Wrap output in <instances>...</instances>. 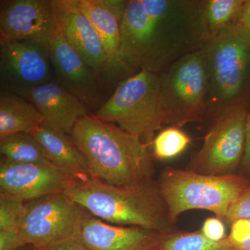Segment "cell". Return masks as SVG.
Instances as JSON below:
<instances>
[{
	"mask_svg": "<svg viewBox=\"0 0 250 250\" xmlns=\"http://www.w3.org/2000/svg\"><path fill=\"white\" fill-rule=\"evenodd\" d=\"M200 231L204 236L212 241L219 242L226 239V229L225 223L218 217L206 219Z\"/></svg>",
	"mask_w": 250,
	"mask_h": 250,
	"instance_id": "obj_27",
	"label": "cell"
},
{
	"mask_svg": "<svg viewBox=\"0 0 250 250\" xmlns=\"http://www.w3.org/2000/svg\"><path fill=\"white\" fill-rule=\"evenodd\" d=\"M248 113L245 104H241L210 118L203 144L192 154L186 169L213 176L238 174L244 152Z\"/></svg>",
	"mask_w": 250,
	"mask_h": 250,
	"instance_id": "obj_8",
	"label": "cell"
},
{
	"mask_svg": "<svg viewBox=\"0 0 250 250\" xmlns=\"http://www.w3.org/2000/svg\"><path fill=\"white\" fill-rule=\"evenodd\" d=\"M245 0H206L205 22L208 41L236 25Z\"/></svg>",
	"mask_w": 250,
	"mask_h": 250,
	"instance_id": "obj_21",
	"label": "cell"
},
{
	"mask_svg": "<svg viewBox=\"0 0 250 250\" xmlns=\"http://www.w3.org/2000/svg\"><path fill=\"white\" fill-rule=\"evenodd\" d=\"M26 212V202L0 192V230H21Z\"/></svg>",
	"mask_w": 250,
	"mask_h": 250,
	"instance_id": "obj_24",
	"label": "cell"
},
{
	"mask_svg": "<svg viewBox=\"0 0 250 250\" xmlns=\"http://www.w3.org/2000/svg\"><path fill=\"white\" fill-rule=\"evenodd\" d=\"M156 182L174 225L182 213L194 209L208 210L223 221L230 206L250 184L242 174L208 175L170 166Z\"/></svg>",
	"mask_w": 250,
	"mask_h": 250,
	"instance_id": "obj_4",
	"label": "cell"
},
{
	"mask_svg": "<svg viewBox=\"0 0 250 250\" xmlns=\"http://www.w3.org/2000/svg\"><path fill=\"white\" fill-rule=\"evenodd\" d=\"M45 123L36 106L27 99L11 92L0 95V140L21 133L32 134Z\"/></svg>",
	"mask_w": 250,
	"mask_h": 250,
	"instance_id": "obj_19",
	"label": "cell"
},
{
	"mask_svg": "<svg viewBox=\"0 0 250 250\" xmlns=\"http://www.w3.org/2000/svg\"><path fill=\"white\" fill-rule=\"evenodd\" d=\"M41 250H90L81 238L80 233L57 242Z\"/></svg>",
	"mask_w": 250,
	"mask_h": 250,
	"instance_id": "obj_29",
	"label": "cell"
},
{
	"mask_svg": "<svg viewBox=\"0 0 250 250\" xmlns=\"http://www.w3.org/2000/svg\"><path fill=\"white\" fill-rule=\"evenodd\" d=\"M65 194L93 216L112 225L140 227L161 233L177 229L154 179L139 187L122 188L85 177Z\"/></svg>",
	"mask_w": 250,
	"mask_h": 250,
	"instance_id": "obj_3",
	"label": "cell"
},
{
	"mask_svg": "<svg viewBox=\"0 0 250 250\" xmlns=\"http://www.w3.org/2000/svg\"><path fill=\"white\" fill-rule=\"evenodd\" d=\"M56 80L93 114L103 105V85L95 72L70 45L57 27L49 47Z\"/></svg>",
	"mask_w": 250,
	"mask_h": 250,
	"instance_id": "obj_12",
	"label": "cell"
},
{
	"mask_svg": "<svg viewBox=\"0 0 250 250\" xmlns=\"http://www.w3.org/2000/svg\"><path fill=\"white\" fill-rule=\"evenodd\" d=\"M27 245L21 230H0V250H18Z\"/></svg>",
	"mask_w": 250,
	"mask_h": 250,
	"instance_id": "obj_28",
	"label": "cell"
},
{
	"mask_svg": "<svg viewBox=\"0 0 250 250\" xmlns=\"http://www.w3.org/2000/svg\"><path fill=\"white\" fill-rule=\"evenodd\" d=\"M54 80L49 48L27 41H0L1 91L16 93Z\"/></svg>",
	"mask_w": 250,
	"mask_h": 250,
	"instance_id": "obj_10",
	"label": "cell"
},
{
	"mask_svg": "<svg viewBox=\"0 0 250 250\" xmlns=\"http://www.w3.org/2000/svg\"><path fill=\"white\" fill-rule=\"evenodd\" d=\"M16 94L32 103L47 125L70 136L77 122L91 114L85 105L56 79L34 88L20 90Z\"/></svg>",
	"mask_w": 250,
	"mask_h": 250,
	"instance_id": "obj_16",
	"label": "cell"
},
{
	"mask_svg": "<svg viewBox=\"0 0 250 250\" xmlns=\"http://www.w3.org/2000/svg\"><path fill=\"white\" fill-rule=\"evenodd\" d=\"M79 177L51 163L21 164L1 157L0 192L27 202L56 193H65Z\"/></svg>",
	"mask_w": 250,
	"mask_h": 250,
	"instance_id": "obj_11",
	"label": "cell"
},
{
	"mask_svg": "<svg viewBox=\"0 0 250 250\" xmlns=\"http://www.w3.org/2000/svg\"><path fill=\"white\" fill-rule=\"evenodd\" d=\"M57 30L51 0H9L0 10V41H27L49 48Z\"/></svg>",
	"mask_w": 250,
	"mask_h": 250,
	"instance_id": "obj_13",
	"label": "cell"
},
{
	"mask_svg": "<svg viewBox=\"0 0 250 250\" xmlns=\"http://www.w3.org/2000/svg\"><path fill=\"white\" fill-rule=\"evenodd\" d=\"M32 134L41 143L51 164L79 177H90L86 159L70 135L54 129L46 123Z\"/></svg>",
	"mask_w": 250,
	"mask_h": 250,
	"instance_id": "obj_18",
	"label": "cell"
},
{
	"mask_svg": "<svg viewBox=\"0 0 250 250\" xmlns=\"http://www.w3.org/2000/svg\"><path fill=\"white\" fill-rule=\"evenodd\" d=\"M246 35H247V37H248V39H249V41L250 42V33H249V34H247Z\"/></svg>",
	"mask_w": 250,
	"mask_h": 250,
	"instance_id": "obj_33",
	"label": "cell"
},
{
	"mask_svg": "<svg viewBox=\"0 0 250 250\" xmlns=\"http://www.w3.org/2000/svg\"><path fill=\"white\" fill-rule=\"evenodd\" d=\"M240 169L244 173L250 174V113L246 118V141Z\"/></svg>",
	"mask_w": 250,
	"mask_h": 250,
	"instance_id": "obj_30",
	"label": "cell"
},
{
	"mask_svg": "<svg viewBox=\"0 0 250 250\" xmlns=\"http://www.w3.org/2000/svg\"><path fill=\"white\" fill-rule=\"evenodd\" d=\"M201 51L209 85L208 121L224 110L245 104L243 95L250 75V42L246 34L233 27L209 39Z\"/></svg>",
	"mask_w": 250,
	"mask_h": 250,
	"instance_id": "obj_6",
	"label": "cell"
},
{
	"mask_svg": "<svg viewBox=\"0 0 250 250\" xmlns=\"http://www.w3.org/2000/svg\"><path fill=\"white\" fill-rule=\"evenodd\" d=\"M234 27L244 34L250 33V0H245L241 14Z\"/></svg>",
	"mask_w": 250,
	"mask_h": 250,
	"instance_id": "obj_31",
	"label": "cell"
},
{
	"mask_svg": "<svg viewBox=\"0 0 250 250\" xmlns=\"http://www.w3.org/2000/svg\"><path fill=\"white\" fill-rule=\"evenodd\" d=\"M191 141L190 136L180 128L170 126L156 135L152 147L153 156L161 161L174 159L183 153Z\"/></svg>",
	"mask_w": 250,
	"mask_h": 250,
	"instance_id": "obj_23",
	"label": "cell"
},
{
	"mask_svg": "<svg viewBox=\"0 0 250 250\" xmlns=\"http://www.w3.org/2000/svg\"><path fill=\"white\" fill-rule=\"evenodd\" d=\"M227 239L233 250H250V219L233 222Z\"/></svg>",
	"mask_w": 250,
	"mask_h": 250,
	"instance_id": "obj_25",
	"label": "cell"
},
{
	"mask_svg": "<svg viewBox=\"0 0 250 250\" xmlns=\"http://www.w3.org/2000/svg\"><path fill=\"white\" fill-rule=\"evenodd\" d=\"M80 234L90 250H154L161 233L112 225L90 214L82 221Z\"/></svg>",
	"mask_w": 250,
	"mask_h": 250,
	"instance_id": "obj_17",
	"label": "cell"
},
{
	"mask_svg": "<svg viewBox=\"0 0 250 250\" xmlns=\"http://www.w3.org/2000/svg\"><path fill=\"white\" fill-rule=\"evenodd\" d=\"M70 136L85 156L93 178L122 188L154 179L152 149L117 125L89 114L77 122Z\"/></svg>",
	"mask_w": 250,
	"mask_h": 250,
	"instance_id": "obj_2",
	"label": "cell"
},
{
	"mask_svg": "<svg viewBox=\"0 0 250 250\" xmlns=\"http://www.w3.org/2000/svg\"><path fill=\"white\" fill-rule=\"evenodd\" d=\"M0 152L6 160L21 164H45L43 148L31 133H21L0 140Z\"/></svg>",
	"mask_w": 250,
	"mask_h": 250,
	"instance_id": "obj_20",
	"label": "cell"
},
{
	"mask_svg": "<svg viewBox=\"0 0 250 250\" xmlns=\"http://www.w3.org/2000/svg\"><path fill=\"white\" fill-rule=\"evenodd\" d=\"M240 219H250V184L230 206L223 222L230 227L233 222Z\"/></svg>",
	"mask_w": 250,
	"mask_h": 250,
	"instance_id": "obj_26",
	"label": "cell"
},
{
	"mask_svg": "<svg viewBox=\"0 0 250 250\" xmlns=\"http://www.w3.org/2000/svg\"><path fill=\"white\" fill-rule=\"evenodd\" d=\"M154 250H233L228 239L210 241L200 230L179 231L161 233Z\"/></svg>",
	"mask_w": 250,
	"mask_h": 250,
	"instance_id": "obj_22",
	"label": "cell"
},
{
	"mask_svg": "<svg viewBox=\"0 0 250 250\" xmlns=\"http://www.w3.org/2000/svg\"><path fill=\"white\" fill-rule=\"evenodd\" d=\"M18 250H39L36 247L32 246V245L28 244L27 246L22 247V248Z\"/></svg>",
	"mask_w": 250,
	"mask_h": 250,
	"instance_id": "obj_32",
	"label": "cell"
},
{
	"mask_svg": "<svg viewBox=\"0 0 250 250\" xmlns=\"http://www.w3.org/2000/svg\"><path fill=\"white\" fill-rule=\"evenodd\" d=\"M160 74L140 70L116 85L93 116L116 125L152 147L156 132L165 125Z\"/></svg>",
	"mask_w": 250,
	"mask_h": 250,
	"instance_id": "obj_5",
	"label": "cell"
},
{
	"mask_svg": "<svg viewBox=\"0 0 250 250\" xmlns=\"http://www.w3.org/2000/svg\"><path fill=\"white\" fill-rule=\"evenodd\" d=\"M90 213L65 193H56L26 202L21 232L27 244L39 250L80 233Z\"/></svg>",
	"mask_w": 250,
	"mask_h": 250,
	"instance_id": "obj_9",
	"label": "cell"
},
{
	"mask_svg": "<svg viewBox=\"0 0 250 250\" xmlns=\"http://www.w3.org/2000/svg\"><path fill=\"white\" fill-rule=\"evenodd\" d=\"M59 30L106 85L107 56L98 32L75 0H51Z\"/></svg>",
	"mask_w": 250,
	"mask_h": 250,
	"instance_id": "obj_15",
	"label": "cell"
},
{
	"mask_svg": "<svg viewBox=\"0 0 250 250\" xmlns=\"http://www.w3.org/2000/svg\"><path fill=\"white\" fill-rule=\"evenodd\" d=\"M100 36L107 56L106 85L120 82L134 72L121 55V24L127 1L124 0H75Z\"/></svg>",
	"mask_w": 250,
	"mask_h": 250,
	"instance_id": "obj_14",
	"label": "cell"
},
{
	"mask_svg": "<svg viewBox=\"0 0 250 250\" xmlns=\"http://www.w3.org/2000/svg\"><path fill=\"white\" fill-rule=\"evenodd\" d=\"M160 77L165 125L181 128L207 119L209 85L201 49L184 56Z\"/></svg>",
	"mask_w": 250,
	"mask_h": 250,
	"instance_id": "obj_7",
	"label": "cell"
},
{
	"mask_svg": "<svg viewBox=\"0 0 250 250\" xmlns=\"http://www.w3.org/2000/svg\"><path fill=\"white\" fill-rule=\"evenodd\" d=\"M206 0H129L121 24V55L134 73L160 74L208 41Z\"/></svg>",
	"mask_w": 250,
	"mask_h": 250,
	"instance_id": "obj_1",
	"label": "cell"
}]
</instances>
